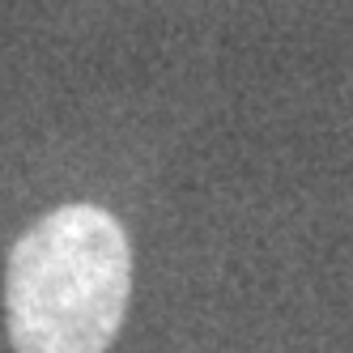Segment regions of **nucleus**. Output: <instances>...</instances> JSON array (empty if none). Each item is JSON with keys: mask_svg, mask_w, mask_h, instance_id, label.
<instances>
[{"mask_svg": "<svg viewBox=\"0 0 353 353\" xmlns=\"http://www.w3.org/2000/svg\"><path fill=\"white\" fill-rule=\"evenodd\" d=\"M132 294V247L98 205L39 217L9 256L5 311L17 353H107Z\"/></svg>", "mask_w": 353, "mask_h": 353, "instance_id": "obj_1", "label": "nucleus"}]
</instances>
